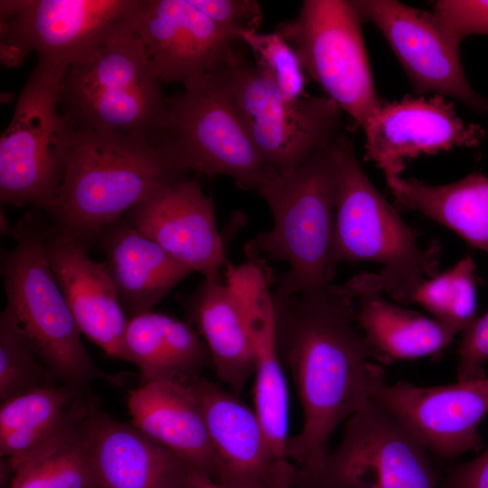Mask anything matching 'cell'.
Wrapping results in <instances>:
<instances>
[{"label":"cell","mask_w":488,"mask_h":488,"mask_svg":"<svg viewBox=\"0 0 488 488\" xmlns=\"http://www.w3.org/2000/svg\"><path fill=\"white\" fill-rule=\"evenodd\" d=\"M124 349L126 361L139 371L141 384L186 379L211 362L197 331L182 320L153 311L129 319Z\"/></svg>","instance_id":"cell-26"},{"label":"cell","mask_w":488,"mask_h":488,"mask_svg":"<svg viewBox=\"0 0 488 488\" xmlns=\"http://www.w3.org/2000/svg\"><path fill=\"white\" fill-rule=\"evenodd\" d=\"M408 226L364 173L352 141L343 136L337 174L332 261H371L392 301L411 304L421 283L438 274L440 247L418 245Z\"/></svg>","instance_id":"cell-6"},{"label":"cell","mask_w":488,"mask_h":488,"mask_svg":"<svg viewBox=\"0 0 488 488\" xmlns=\"http://www.w3.org/2000/svg\"><path fill=\"white\" fill-rule=\"evenodd\" d=\"M97 406L81 393L63 426L14 468L10 488H93L88 418Z\"/></svg>","instance_id":"cell-28"},{"label":"cell","mask_w":488,"mask_h":488,"mask_svg":"<svg viewBox=\"0 0 488 488\" xmlns=\"http://www.w3.org/2000/svg\"><path fill=\"white\" fill-rule=\"evenodd\" d=\"M166 106L164 136L189 172L223 174L256 191L267 168L220 70L184 83Z\"/></svg>","instance_id":"cell-9"},{"label":"cell","mask_w":488,"mask_h":488,"mask_svg":"<svg viewBox=\"0 0 488 488\" xmlns=\"http://www.w3.org/2000/svg\"><path fill=\"white\" fill-rule=\"evenodd\" d=\"M0 231L2 236L11 235L13 231V227H11L3 208H1L0 213Z\"/></svg>","instance_id":"cell-39"},{"label":"cell","mask_w":488,"mask_h":488,"mask_svg":"<svg viewBox=\"0 0 488 488\" xmlns=\"http://www.w3.org/2000/svg\"><path fill=\"white\" fill-rule=\"evenodd\" d=\"M254 351V410L279 462L288 461V389L277 333L275 305L266 272L252 261L226 270Z\"/></svg>","instance_id":"cell-18"},{"label":"cell","mask_w":488,"mask_h":488,"mask_svg":"<svg viewBox=\"0 0 488 488\" xmlns=\"http://www.w3.org/2000/svg\"><path fill=\"white\" fill-rule=\"evenodd\" d=\"M85 390L54 383L1 402L0 455L8 459L12 470L63 426Z\"/></svg>","instance_id":"cell-29"},{"label":"cell","mask_w":488,"mask_h":488,"mask_svg":"<svg viewBox=\"0 0 488 488\" xmlns=\"http://www.w3.org/2000/svg\"><path fill=\"white\" fill-rule=\"evenodd\" d=\"M189 170L165 136L73 131L63 180L48 212L86 246L159 188Z\"/></svg>","instance_id":"cell-2"},{"label":"cell","mask_w":488,"mask_h":488,"mask_svg":"<svg viewBox=\"0 0 488 488\" xmlns=\"http://www.w3.org/2000/svg\"><path fill=\"white\" fill-rule=\"evenodd\" d=\"M119 302L131 319L151 312L192 272L123 218L97 238Z\"/></svg>","instance_id":"cell-24"},{"label":"cell","mask_w":488,"mask_h":488,"mask_svg":"<svg viewBox=\"0 0 488 488\" xmlns=\"http://www.w3.org/2000/svg\"><path fill=\"white\" fill-rule=\"evenodd\" d=\"M364 159L385 178L400 175L406 164L421 155L455 147L476 148L485 137L478 124L465 123L453 103L440 96H404L383 101L363 128Z\"/></svg>","instance_id":"cell-16"},{"label":"cell","mask_w":488,"mask_h":488,"mask_svg":"<svg viewBox=\"0 0 488 488\" xmlns=\"http://www.w3.org/2000/svg\"><path fill=\"white\" fill-rule=\"evenodd\" d=\"M141 0H1L0 61L21 66L38 60L68 67L82 62L132 22Z\"/></svg>","instance_id":"cell-11"},{"label":"cell","mask_w":488,"mask_h":488,"mask_svg":"<svg viewBox=\"0 0 488 488\" xmlns=\"http://www.w3.org/2000/svg\"><path fill=\"white\" fill-rule=\"evenodd\" d=\"M440 488H488V449L477 457L449 465L440 478Z\"/></svg>","instance_id":"cell-36"},{"label":"cell","mask_w":488,"mask_h":488,"mask_svg":"<svg viewBox=\"0 0 488 488\" xmlns=\"http://www.w3.org/2000/svg\"><path fill=\"white\" fill-rule=\"evenodd\" d=\"M343 134L298 167L267 170L255 192L266 202L272 227L249 243V254L288 264L274 290L296 294L331 285L337 174Z\"/></svg>","instance_id":"cell-3"},{"label":"cell","mask_w":488,"mask_h":488,"mask_svg":"<svg viewBox=\"0 0 488 488\" xmlns=\"http://www.w3.org/2000/svg\"><path fill=\"white\" fill-rule=\"evenodd\" d=\"M123 219L192 273L221 280L225 249L214 203L197 180L183 179L152 192Z\"/></svg>","instance_id":"cell-17"},{"label":"cell","mask_w":488,"mask_h":488,"mask_svg":"<svg viewBox=\"0 0 488 488\" xmlns=\"http://www.w3.org/2000/svg\"><path fill=\"white\" fill-rule=\"evenodd\" d=\"M161 83L134 18L87 60L67 68L59 110L73 131L163 136L167 106Z\"/></svg>","instance_id":"cell-4"},{"label":"cell","mask_w":488,"mask_h":488,"mask_svg":"<svg viewBox=\"0 0 488 488\" xmlns=\"http://www.w3.org/2000/svg\"><path fill=\"white\" fill-rule=\"evenodd\" d=\"M295 477L291 465L280 470L267 488H292L291 483Z\"/></svg>","instance_id":"cell-38"},{"label":"cell","mask_w":488,"mask_h":488,"mask_svg":"<svg viewBox=\"0 0 488 488\" xmlns=\"http://www.w3.org/2000/svg\"><path fill=\"white\" fill-rule=\"evenodd\" d=\"M475 263L465 257L448 270L425 279L412 303L422 306L432 317L452 324L461 333L477 317Z\"/></svg>","instance_id":"cell-30"},{"label":"cell","mask_w":488,"mask_h":488,"mask_svg":"<svg viewBox=\"0 0 488 488\" xmlns=\"http://www.w3.org/2000/svg\"><path fill=\"white\" fill-rule=\"evenodd\" d=\"M432 11L438 23L460 42L468 35H488V0H438Z\"/></svg>","instance_id":"cell-34"},{"label":"cell","mask_w":488,"mask_h":488,"mask_svg":"<svg viewBox=\"0 0 488 488\" xmlns=\"http://www.w3.org/2000/svg\"><path fill=\"white\" fill-rule=\"evenodd\" d=\"M369 398L398 418L442 461L478 452V428L488 413V377L454 384L421 387L406 380L389 383L382 368L373 363Z\"/></svg>","instance_id":"cell-14"},{"label":"cell","mask_w":488,"mask_h":488,"mask_svg":"<svg viewBox=\"0 0 488 488\" xmlns=\"http://www.w3.org/2000/svg\"><path fill=\"white\" fill-rule=\"evenodd\" d=\"M45 247L81 334L107 355L126 361L124 337L129 319L105 262L93 260L85 244L55 226H47Z\"/></svg>","instance_id":"cell-19"},{"label":"cell","mask_w":488,"mask_h":488,"mask_svg":"<svg viewBox=\"0 0 488 488\" xmlns=\"http://www.w3.org/2000/svg\"><path fill=\"white\" fill-rule=\"evenodd\" d=\"M186 488H225L210 475L200 471L189 469Z\"/></svg>","instance_id":"cell-37"},{"label":"cell","mask_w":488,"mask_h":488,"mask_svg":"<svg viewBox=\"0 0 488 488\" xmlns=\"http://www.w3.org/2000/svg\"><path fill=\"white\" fill-rule=\"evenodd\" d=\"M93 488H186L188 466L132 423L99 410L88 418Z\"/></svg>","instance_id":"cell-21"},{"label":"cell","mask_w":488,"mask_h":488,"mask_svg":"<svg viewBox=\"0 0 488 488\" xmlns=\"http://www.w3.org/2000/svg\"><path fill=\"white\" fill-rule=\"evenodd\" d=\"M221 382L239 396L254 375L252 343L239 306L228 285L203 279L183 300Z\"/></svg>","instance_id":"cell-25"},{"label":"cell","mask_w":488,"mask_h":488,"mask_svg":"<svg viewBox=\"0 0 488 488\" xmlns=\"http://www.w3.org/2000/svg\"><path fill=\"white\" fill-rule=\"evenodd\" d=\"M221 30L238 39L241 33L258 32L263 20L256 0H189Z\"/></svg>","instance_id":"cell-33"},{"label":"cell","mask_w":488,"mask_h":488,"mask_svg":"<svg viewBox=\"0 0 488 488\" xmlns=\"http://www.w3.org/2000/svg\"><path fill=\"white\" fill-rule=\"evenodd\" d=\"M429 452L390 412L369 399L345 421L342 440L303 488H440Z\"/></svg>","instance_id":"cell-10"},{"label":"cell","mask_w":488,"mask_h":488,"mask_svg":"<svg viewBox=\"0 0 488 488\" xmlns=\"http://www.w3.org/2000/svg\"><path fill=\"white\" fill-rule=\"evenodd\" d=\"M132 424L189 469L217 480L218 463L198 399L187 379L141 384L127 396Z\"/></svg>","instance_id":"cell-22"},{"label":"cell","mask_w":488,"mask_h":488,"mask_svg":"<svg viewBox=\"0 0 488 488\" xmlns=\"http://www.w3.org/2000/svg\"><path fill=\"white\" fill-rule=\"evenodd\" d=\"M135 27L161 82L183 85L243 56L241 42L189 0H141Z\"/></svg>","instance_id":"cell-15"},{"label":"cell","mask_w":488,"mask_h":488,"mask_svg":"<svg viewBox=\"0 0 488 488\" xmlns=\"http://www.w3.org/2000/svg\"><path fill=\"white\" fill-rule=\"evenodd\" d=\"M68 66L38 60L0 138V202L47 212L63 180L72 130L59 110Z\"/></svg>","instance_id":"cell-7"},{"label":"cell","mask_w":488,"mask_h":488,"mask_svg":"<svg viewBox=\"0 0 488 488\" xmlns=\"http://www.w3.org/2000/svg\"><path fill=\"white\" fill-rule=\"evenodd\" d=\"M51 372L36 354L17 321L5 306L0 314V399L54 384Z\"/></svg>","instance_id":"cell-31"},{"label":"cell","mask_w":488,"mask_h":488,"mask_svg":"<svg viewBox=\"0 0 488 488\" xmlns=\"http://www.w3.org/2000/svg\"><path fill=\"white\" fill-rule=\"evenodd\" d=\"M398 206L416 211L455 232L488 256V177L474 172L443 185L400 175L386 178Z\"/></svg>","instance_id":"cell-27"},{"label":"cell","mask_w":488,"mask_h":488,"mask_svg":"<svg viewBox=\"0 0 488 488\" xmlns=\"http://www.w3.org/2000/svg\"><path fill=\"white\" fill-rule=\"evenodd\" d=\"M201 405L225 488H267L289 463L274 455L254 408L199 374L187 378Z\"/></svg>","instance_id":"cell-20"},{"label":"cell","mask_w":488,"mask_h":488,"mask_svg":"<svg viewBox=\"0 0 488 488\" xmlns=\"http://www.w3.org/2000/svg\"><path fill=\"white\" fill-rule=\"evenodd\" d=\"M362 22L382 34L417 94L450 98L488 114V98L471 86L460 57L461 42L433 13L395 0H353Z\"/></svg>","instance_id":"cell-13"},{"label":"cell","mask_w":488,"mask_h":488,"mask_svg":"<svg viewBox=\"0 0 488 488\" xmlns=\"http://www.w3.org/2000/svg\"><path fill=\"white\" fill-rule=\"evenodd\" d=\"M343 287L354 301L358 327L382 363L434 355L461 333L452 324L388 300L379 274L360 273Z\"/></svg>","instance_id":"cell-23"},{"label":"cell","mask_w":488,"mask_h":488,"mask_svg":"<svg viewBox=\"0 0 488 488\" xmlns=\"http://www.w3.org/2000/svg\"><path fill=\"white\" fill-rule=\"evenodd\" d=\"M46 229L32 211L13 227L15 245L1 253L5 306L56 381L81 389L97 379L117 382L96 365L83 344L47 257Z\"/></svg>","instance_id":"cell-5"},{"label":"cell","mask_w":488,"mask_h":488,"mask_svg":"<svg viewBox=\"0 0 488 488\" xmlns=\"http://www.w3.org/2000/svg\"><path fill=\"white\" fill-rule=\"evenodd\" d=\"M238 39L253 56L257 70L271 80L289 100L305 95V75L291 46L276 32L241 33Z\"/></svg>","instance_id":"cell-32"},{"label":"cell","mask_w":488,"mask_h":488,"mask_svg":"<svg viewBox=\"0 0 488 488\" xmlns=\"http://www.w3.org/2000/svg\"><path fill=\"white\" fill-rule=\"evenodd\" d=\"M224 80L268 170L298 167L340 134L343 111L326 96L289 100L247 60L228 69Z\"/></svg>","instance_id":"cell-12"},{"label":"cell","mask_w":488,"mask_h":488,"mask_svg":"<svg viewBox=\"0 0 488 488\" xmlns=\"http://www.w3.org/2000/svg\"><path fill=\"white\" fill-rule=\"evenodd\" d=\"M272 296L281 359L292 371L303 413L286 455L306 472L324 459L336 427L370 399L371 360L380 357L358 327L343 286Z\"/></svg>","instance_id":"cell-1"},{"label":"cell","mask_w":488,"mask_h":488,"mask_svg":"<svg viewBox=\"0 0 488 488\" xmlns=\"http://www.w3.org/2000/svg\"><path fill=\"white\" fill-rule=\"evenodd\" d=\"M457 350L458 381L485 377L483 366L488 361V311L461 333Z\"/></svg>","instance_id":"cell-35"},{"label":"cell","mask_w":488,"mask_h":488,"mask_svg":"<svg viewBox=\"0 0 488 488\" xmlns=\"http://www.w3.org/2000/svg\"><path fill=\"white\" fill-rule=\"evenodd\" d=\"M352 1L305 0L296 18L274 32L294 50L302 70L361 128L384 101L378 95Z\"/></svg>","instance_id":"cell-8"}]
</instances>
